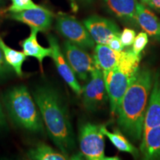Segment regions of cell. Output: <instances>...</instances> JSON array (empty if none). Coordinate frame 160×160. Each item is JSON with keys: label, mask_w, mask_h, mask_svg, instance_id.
Masks as SVG:
<instances>
[{"label": "cell", "mask_w": 160, "mask_h": 160, "mask_svg": "<svg viewBox=\"0 0 160 160\" xmlns=\"http://www.w3.org/2000/svg\"><path fill=\"white\" fill-rule=\"evenodd\" d=\"M48 41L52 50L51 58L54 62L58 73L76 94L82 95V88L78 82L77 76L65 59L57 38L53 35H48Z\"/></svg>", "instance_id": "9c48e42d"}, {"label": "cell", "mask_w": 160, "mask_h": 160, "mask_svg": "<svg viewBox=\"0 0 160 160\" xmlns=\"http://www.w3.org/2000/svg\"><path fill=\"white\" fill-rule=\"evenodd\" d=\"M33 97L39 108L48 135L59 151L70 157L76 147L67 108L59 93L49 85L37 87Z\"/></svg>", "instance_id": "6da1fadb"}, {"label": "cell", "mask_w": 160, "mask_h": 160, "mask_svg": "<svg viewBox=\"0 0 160 160\" xmlns=\"http://www.w3.org/2000/svg\"><path fill=\"white\" fill-rule=\"evenodd\" d=\"M136 20L147 34L160 42V19L142 4L138 3Z\"/></svg>", "instance_id": "5bb4252c"}, {"label": "cell", "mask_w": 160, "mask_h": 160, "mask_svg": "<svg viewBox=\"0 0 160 160\" xmlns=\"http://www.w3.org/2000/svg\"><path fill=\"white\" fill-rule=\"evenodd\" d=\"M145 3L152 8L160 11V0H146Z\"/></svg>", "instance_id": "4316f807"}, {"label": "cell", "mask_w": 160, "mask_h": 160, "mask_svg": "<svg viewBox=\"0 0 160 160\" xmlns=\"http://www.w3.org/2000/svg\"><path fill=\"white\" fill-rule=\"evenodd\" d=\"M148 43V37L145 32H141L135 37L134 42L133 43V51L137 55L141 56V52L145 49V48Z\"/></svg>", "instance_id": "7402d4cb"}, {"label": "cell", "mask_w": 160, "mask_h": 160, "mask_svg": "<svg viewBox=\"0 0 160 160\" xmlns=\"http://www.w3.org/2000/svg\"><path fill=\"white\" fill-rule=\"evenodd\" d=\"M160 125V76L153 79L144 122V131Z\"/></svg>", "instance_id": "7c38bea8"}, {"label": "cell", "mask_w": 160, "mask_h": 160, "mask_svg": "<svg viewBox=\"0 0 160 160\" xmlns=\"http://www.w3.org/2000/svg\"><path fill=\"white\" fill-rule=\"evenodd\" d=\"M38 32L37 29L31 28V34L20 42V45L27 57L37 59L41 68H42L44 59L46 57H51L52 50L51 47L45 48L39 45L37 40Z\"/></svg>", "instance_id": "2e32d148"}, {"label": "cell", "mask_w": 160, "mask_h": 160, "mask_svg": "<svg viewBox=\"0 0 160 160\" xmlns=\"http://www.w3.org/2000/svg\"><path fill=\"white\" fill-rule=\"evenodd\" d=\"M122 51H116L108 45L97 44L93 52L96 65L102 71H108L117 67L121 58Z\"/></svg>", "instance_id": "e0dca14e"}, {"label": "cell", "mask_w": 160, "mask_h": 160, "mask_svg": "<svg viewBox=\"0 0 160 160\" xmlns=\"http://www.w3.org/2000/svg\"><path fill=\"white\" fill-rule=\"evenodd\" d=\"M11 19L28 25L31 28L39 31L46 32L51 28L53 19V13L49 9L39 6L36 8L11 13Z\"/></svg>", "instance_id": "8fae6325"}, {"label": "cell", "mask_w": 160, "mask_h": 160, "mask_svg": "<svg viewBox=\"0 0 160 160\" xmlns=\"http://www.w3.org/2000/svg\"><path fill=\"white\" fill-rule=\"evenodd\" d=\"M3 102L10 119L18 127L32 133H44L45 125L39 108L25 85L8 91Z\"/></svg>", "instance_id": "3957f363"}, {"label": "cell", "mask_w": 160, "mask_h": 160, "mask_svg": "<svg viewBox=\"0 0 160 160\" xmlns=\"http://www.w3.org/2000/svg\"><path fill=\"white\" fill-rule=\"evenodd\" d=\"M2 0H0V4L2 3Z\"/></svg>", "instance_id": "f546056e"}, {"label": "cell", "mask_w": 160, "mask_h": 160, "mask_svg": "<svg viewBox=\"0 0 160 160\" xmlns=\"http://www.w3.org/2000/svg\"><path fill=\"white\" fill-rule=\"evenodd\" d=\"M82 95L84 107L90 112L97 111L106 103L108 97L103 72L99 68H96L91 73L88 82L83 87Z\"/></svg>", "instance_id": "52a82bcc"}, {"label": "cell", "mask_w": 160, "mask_h": 160, "mask_svg": "<svg viewBox=\"0 0 160 160\" xmlns=\"http://www.w3.org/2000/svg\"><path fill=\"white\" fill-rule=\"evenodd\" d=\"M11 5L8 9L10 13H17L25 10L36 8L39 7L33 0H11Z\"/></svg>", "instance_id": "44dd1931"}, {"label": "cell", "mask_w": 160, "mask_h": 160, "mask_svg": "<svg viewBox=\"0 0 160 160\" xmlns=\"http://www.w3.org/2000/svg\"><path fill=\"white\" fill-rule=\"evenodd\" d=\"M27 157L33 160H66L69 157L43 142H39L28 151Z\"/></svg>", "instance_id": "ac0fdd59"}, {"label": "cell", "mask_w": 160, "mask_h": 160, "mask_svg": "<svg viewBox=\"0 0 160 160\" xmlns=\"http://www.w3.org/2000/svg\"><path fill=\"white\" fill-rule=\"evenodd\" d=\"M140 151L145 159H160V125L143 131Z\"/></svg>", "instance_id": "9a60e30c"}, {"label": "cell", "mask_w": 160, "mask_h": 160, "mask_svg": "<svg viewBox=\"0 0 160 160\" xmlns=\"http://www.w3.org/2000/svg\"><path fill=\"white\" fill-rule=\"evenodd\" d=\"M7 120H6L5 113L4 112L1 101H0V129H5L7 128Z\"/></svg>", "instance_id": "484cf974"}, {"label": "cell", "mask_w": 160, "mask_h": 160, "mask_svg": "<svg viewBox=\"0 0 160 160\" xmlns=\"http://www.w3.org/2000/svg\"><path fill=\"white\" fill-rule=\"evenodd\" d=\"M104 135L108 138L111 142L121 152L128 153L134 157L139 156V151L127 139L119 130H115L113 132H110L104 125L101 127Z\"/></svg>", "instance_id": "ffe728a7"}, {"label": "cell", "mask_w": 160, "mask_h": 160, "mask_svg": "<svg viewBox=\"0 0 160 160\" xmlns=\"http://www.w3.org/2000/svg\"><path fill=\"white\" fill-rule=\"evenodd\" d=\"M108 11L128 23L137 22V0H104Z\"/></svg>", "instance_id": "4fadbf2b"}, {"label": "cell", "mask_w": 160, "mask_h": 160, "mask_svg": "<svg viewBox=\"0 0 160 160\" xmlns=\"http://www.w3.org/2000/svg\"><path fill=\"white\" fill-rule=\"evenodd\" d=\"M0 48L3 52L4 57L6 62L8 63L13 71L19 77H22V65L27 59V56L23 51H19L11 48L8 46L0 37Z\"/></svg>", "instance_id": "d6986e66"}, {"label": "cell", "mask_w": 160, "mask_h": 160, "mask_svg": "<svg viewBox=\"0 0 160 160\" xmlns=\"http://www.w3.org/2000/svg\"><path fill=\"white\" fill-rule=\"evenodd\" d=\"M11 68L6 62L3 52L0 48V82L5 79L11 73Z\"/></svg>", "instance_id": "cb8c5ba5"}, {"label": "cell", "mask_w": 160, "mask_h": 160, "mask_svg": "<svg viewBox=\"0 0 160 160\" xmlns=\"http://www.w3.org/2000/svg\"><path fill=\"white\" fill-rule=\"evenodd\" d=\"M56 28L67 40L84 49L94 47V40L85 25L71 15L59 13L56 21Z\"/></svg>", "instance_id": "5b68a950"}, {"label": "cell", "mask_w": 160, "mask_h": 160, "mask_svg": "<svg viewBox=\"0 0 160 160\" xmlns=\"http://www.w3.org/2000/svg\"><path fill=\"white\" fill-rule=\"evenodd\" d=\"M111 48L114 50L116 51H122L124 48V45L122 43L121 39H120V36H116L113 37L110 40V42L108 44Z\"/></svg>", "instance_id": "d4e9b609"}, {"label": "cell", "mask_w": 160, "mask_h": 160, "mask_svg": "<svg viewBox=\"0 0 160 160\" xmlns=\"http://www.w3.org/2000/svg\"><path fill=\"white\" fill-rule=\"evenodd\" d=\"M154 75L148 68L139 70L130 84L117 111L118 125L131 141L142 139L144 122Z\"/></svg>", "instance_id": "7a4b0ae2"}, {"label": "cell", "mask_w": 160, "mask_h": 160, "mask_svg": "<svg viewBox=\"0 0 160 160\" xmlns=\"http://www.w3.org/2000/svg\"><path fill=\"white\" fill-rule=\"evenodd\" d=\"M142 2H144V3H145V2H146V0H142Z\"/></svg>", "instance_id": "f1b7e54d"}, {"label": "cell", "mask_w": 160, "mask_h": 160, "mask_svg": "<svg viewBox=\"0 0 160 160\" xmlns=\"http://www.w3.org/2000/svg\"><path fill=\"white\" fill-rule=\"evenodd\" d=\"M83 24L97 44L108 45L112 38L121 34L117 24L111 19L99 16L87 18L83 21Z\"/></svg>", "instance_id": "30bf717a"}, {"label": "cell", "mask_w": 160, "mask_h": 160, "mask_svg": "<svg viewBox=\"0 0 160 160\" xmlns=\"http://www.w3.org/2000/svg\"><path fill=\"white\" fill-rule=\"evenodd\" d=\"M136 37V33L131 28H125L120 34V39H121L122 43L124 47L126 46H131L133 45Z\"/></svg>", "instance_id": "603a6c76"}, {"label": "cell", "mask_w": 160, "mask_h": 160, "mask_svg": "<svg viewBox=\"0 0 160 160\" xmlns=\"http://www.w3.org/2000/svg\"><path fill=\"white\" fill-rule=\"evenodd\" d=\"M102 125L91 122L80 126L79 132V148L82 155L89 160H114L105 154V139L101 129Z\"/></svg>", "instance_id": "277c9868"}, {"label": "cell", "mask_w": 160, "mask_h": 160, "mask_svg": "<svg viewBox=\"0 0 160 160\" xmlns=\"http://www.w3.org/2000/svg\"><path fill=\"white\" fill-rule=\"evenodd\" d=\"M106 91L110 102L111 113L113 117L117 115L122 99L130 84L135 76L126 73L120 68L117 67L108 71H102Z\"/></svg>", "instance_id": "8992f818"}, {"label": "cell", "mask_w": 160, "mask_h": 160, "mask_svg": "<svg viewBox=\"0 0 160 160\" xmlns=\"http://www.w3.org/2000/svg\"><path fill=\"white\" fill-rule=\"evenodd\" d=\"M62 51L75 75L82 81L89 79L91 73L97 68L93 58L82 48L68 40L63 42Z\"/></svg>", "instance_id": "ba28073f"}, {"label": "cell", "mask_w": 160, "mask_h": 160, "mask_svg": "<svg viewBox=\"0 0 160 160\" xmlns=\"http://www.w3.org/2000/svg\"><path fill=\"white\" fill-rule=\"evenodd\" d=\"M79 1L83 2H91L92 0H79Z\"/></svg>", "instance_id": "83f0119b"}]
</instances>
